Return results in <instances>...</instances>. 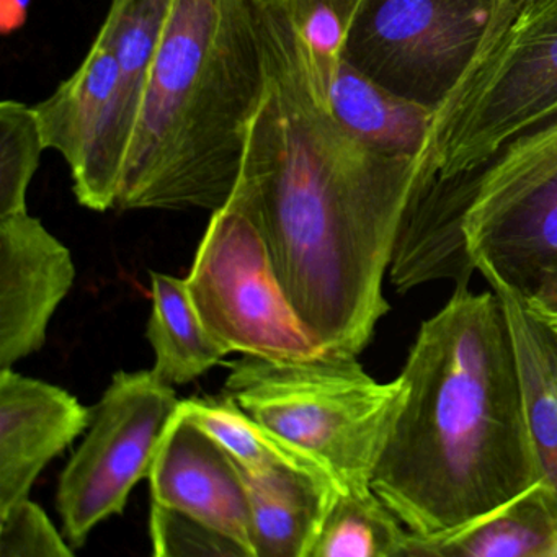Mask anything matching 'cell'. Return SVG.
Returning <instances> with one entry per match:
<instances>
[{
    "label": "cell",
    "instance_id": "obj_1",
    "mask_svg": "<svg viewBox=\"0 0 557 557\" xmlns=\"http://www.w3.org/2000/svg\"><path fill=\"white\" fill-rule=\"evenodd\" d=\"M267 90L233 203L262 234L276 275L325 354L358 357L389 312L384 278L430 158L377 154L329 110L285 0H256Z\"/></svg>",
    "mask_w": 557,
    "mask_h": 557
},
{
    "label": "cell",
    "instance_id": "obj_15",
    "mask_svg": "<svg viewBox=\"0 0 557 557\" xmlns=\"http://www.w3.org/2000/svg\"><path fill=\"white\" fill-rule=\"evenodd\" d=\"M557 498L543 481L438 536L409 534L406 557H553Z\"/></svg>",
    "mask_w": 557,
    "mask_h": 557
},
{
    "label": "cell",
    "instance_id": "obj_12",
    "mask_svg": "<svg viewBox=\"0 0 557 557\" xmlns=\"http://www.w3.org/2000/svg\"><path fill=\"white\" fill-rule=\"evenodd\" d=\"M152 502L185 511L253 556L252 510L239 466L221 443L175 413L149 472Z\"/></svg>",
    "mask_w": 557,
    "mask_h": 557
},
{
    "label": "cell",
    "instance_id": "obj_23",
    "mask_svg": "<svg viewBox=\"0 0 557 557\" xmlns=\"http://www.w3.org/2000/svg\"><path fill=\"white\" fill-rule=\"evenodd\" d=\"M360 0H285L286 11L308 45L312 70L327 99Z\"/></svg>",
    "mask_w": 557,
    "mask_h": 557
},
{
    "label": "cell",
    "instance_id": "obj_27",
    "mask_svg": "<svg viewBox=\"0 0 557 557\" xmlns=\"http://www.w3.org/2000/svg\"><path fill=\"white\" fill-rule=\"evenodd\" d=\"M30 0H0V27L4 34L17 30L27 21Z\"/></svg>",
    "mask_w": 557,
    "mask_h": 557
},
{
    "label": "cell",
    "instance_id": "obj_11",
    "mask_svg": "<svg viewBox=\"0 0 557 557\" xmlns=\"http://www.w3.org/2000/svg\"><path fill=\"white\" fill-rule=\"evenodd\" d=\"M76 278L70 249L40 220L0 218V370L40 350Z\"/></svg>",
    "mask_w": 557,
    "mask_h": 557
},
{
    "label": "cell",
    "instance_id": "obj_25",
    "mask_svg": "<svg viewBox=\"0 0 557 557\" xmlns=\"http://www.w3.org/2000/svg\"><path fill=\"white\" fill-rule=\"evenodd\" d=\"M70 541L30 498L0 511V557H73Z\"/></svg>",
    "mask_w": 557,
    "mask_h": 557
},
{
    "label": "cell",
    "instance_id": "obj_29",
    "mask_svg": "<svg viewBox=\"0 0 557 557\" xmlns=\"http://www.w3.org/2000/svg\"><path fill=\"white\" fill-rule=\"evenodd\" d=\"M553 327H554V325H553ZM554 329H556V332H557V327H554Z\"/></svg>",
    "mask_w": 557,
    "mask_h": 557
},
{
    "label": "cell",
    "instance_id": "obj_17",
    "mask_svg": "<svg viewBox=\"0 0 557 557\" xmlns=\"http://www.w3.org/2000/svg\"><path fill=\"white\" fill-rule=\"evenodd\" d=\"M327 106L364 148L389 158H429L435 110L391 92L347 61H341L332 77Z\"/></svg>",
    "mask_w": 557,
    "mask_h": 557
},
{
    "label": "cell",
    "instance_id": "obj_20",
    "mask_svg": "<svg viewBox=\"0 0 557 557\" xmlns=\"http://www.w3.org/2000/svg\"><path fill=\"white\" fill-rule=\"evenodd\" d=\"M409 534L373 488L341 491L309 557H406Z\"/></svg>",
    "mask_w": 557,
    "mask_h": 557
},
{
    "label": "cell",
    "instance_id": "obj_6",
    "mask_svg": "<svg viewBox=\"0 0 557 557\" xmlns=\"http://www.w3.org/2000/svg\"><path fill=\"white\" fill-rule=\"evenodd\" d=\"M508 0H360L342 60L397 96L438 110Z\"/></svg>",
    "mask_w": 557,
    "mask_h": 557
},
{
    "label": "cell",
    "instance_id": "obj_28",
    "mask_svg": "<svg viewBox=\"0 0 557 557\" xmlns=\"http://www.w3.org/2000/svg\"><path fill=\"white\" fill-rule=\"evenodd\" d=\"M553 557H557V540H556V546H554Z\"/></svg>",
    "mask_w": 557,
    "mask_h": 557
},
{
    "label": "cell",
    "instance_id": "obj_21",
    "mask_svg": "<svg viewBox=\"0 0 557 557\" xmlns=\"http://www.w3.org/2000/svg\"><path fill=\"white\" fill-rule=\"evenodd\" d=\"M174 0H112L97 37L119 61L129 109L138 119L143 94Z\"/></svg>",
    "mask_w": 557,
    "mask_h": 557
},
{
    "label": "cell",
    "instance_id": "obj_13",
    "mask_svg": "<svg viewBox=\"0 0 557 557\" xmlns=\"http://www.w3.org/2000/svg\"><path fill=\"white\" fill-rule=\"evenodd\" d=\"M92 410L45 381L0 370V511L27 498L48 462L89 429Z\"/></svg>",
    "mask_w": 557,
    "mask_h": 557
},
{
    "label": "cell",
    "instance_id": "obj_10",
    "mask_svg": "<svg viewBox=\"0 0 557 557\" xmlns=\"http://www.w3.org/2000/svg\"><path fill=\"white\" fill-rule=\"evenodd\" d=\"M465 239L485 282L524 296L557 276V165L466 211Z\"/></svg>",
    "mask_w": 557,
    "mask_h": 557
},
{
    "label": "cell",
    "instance_id": "obj_19",
    "mask_svg": "<svg viewBox=\"0 0 557 557\" xmlns=\"http://www.w3.org/2000/svg\"><path fill=\"white\" fill-rule=\"evenodd\" d=\"M177 413L210 433L247 471L295 469L337 484L321 462L257 422L227 394L224 399L181 400Z\"/></svg>",
    "mask_w": 557,
    "mask_h": 557
},
{
    "label": "cell",
    "instance_id": "obj_7",
    "mask_svg": "<svg viewBox=\"0 0 557 557\" xmlns=\"http://www.w3.org/2000/svg\"><path fill=\"white\" fill-rule=\"evenodd\" d=\"M187 285L205 325L227 354L269 360L325 354L286 295L262 234L233 203L211 216Z\"/></svg>",
    "mask_w": 557,
    "mask_h": 557
},
{
    "label": "cell",
    "instance_id": "obj_9",
    "mask_svg": "<svg viewBox=\"0 0 557 557\" xmlns=\"http://www.w3.org/2000/svg\"><path fill=\"white\" fill-rule=\"evenodd\" d=\"M35 110L45 146L70 165L77 201L94 211L115 208L136 119L119 61L102 38Z\"/></svg>",
    "mask_w": 557,
    "mask_h": 557
},
{
    "label": "cell",
    "instance_id": "obj_18",
    "mask_svg": "<svg viewBox=\"0 0 557 557\" xmlns=\"http://www.w3.org/2000/svg\"><path fill=\"white\" fill-rule=\"evenodd\" d=\"M152 311L146 337L154 350L152 373L175 386L223 363L227 351L208 331L187 280L151 272Z\"/></svg>",
    "mask_w": 557,
    "mask_h": 557
},
{
    "label": "cell",
    "instance_id": "obj_16",
    "mask_svg": "<svg viewBox=\"0 0 557 557\" xmlns=\"http://www.w3.org/2000/svg\"><path fill=\"white\" fill-rule=\"evenodd\" d=\"M239 469L252 510L253 556L309 557L342 488L327 479L295 469Z\"/></svg>",
    "mask_w": 557,
    "mask_h": 557
},
{
    "label": "cell",
    "instance_id": "obj_24",
    "mask_svg": "<svg viewBox=\"0 0 557 557\" xmlns=\"http://www.w3.org/2000/svg\"><path fill=\"white\" fill-rule=\"evenodd\" d=\"M152 554L159 557H250L249 550L227 534L185 511L152 502Z\"/></svg>",
    "mask_w": 557,
    "mask_h": 557
},
{
    "label": "cell",
    "instance_id": "obj_8",
    "mask_svg": "<svg viewBox=\"0 0 557 557\" xmlns=\"http://www.w3.org/2000/svg\"><path fill=\"white\" fill-rule=\"evenodd\" d=\"M178 404L151 370L113 376L61 474L57 504L71 546H83L97 524L125 510L133 487L149 478Z\"/></svg>",
    "mask_w": 557,
    "mask_h": 557
},
{
    "label": "cell",
    "instance_id": "obj_4",
    "mask_svg": "<svg viewBox=\"0 0 557 557\" xmlns=\"http://www.w3.org/2000/svg\"><path fill=\"white\" fill-rule=\"evenodd\" d=\"M226 394L257 422L321 462L342 491H371L374 468L404 400L403 377L380 383L357 357L309 360L244 355Z\"/></svg>",
    "mask_w": 557,
    "mask_h": 557
},
{
    "label": "cell",
    "instance_id": "obj_3",
    "mask_svg": "<svg viewBox=\"0 0 557 557\" xmlns=\"http://www.w3.org/2000/svg\"><path fill=\"white\" fill-rule=\"evenodd\" d=\"M265 90L256 0H174L115 208H223Z\"/></svg>",
    "mask_w": 557,
    "mask_h": 557
},
{
    "label": "cell",
    "instance_id": "obj_2",
    "mask_svg": "<svg viewBox=\"0 0 557 557\" xmlns=\"http://www.w3.org/2000/svg\"><path fill=\"white\" fill-rule=\"evenodd\" d=\"M399 376L403 406L371 488L410 533H449L543 481L494 289L455 286Z\"/></svg>",
    "mask_w": 557,
    "mask_h": 557
},
{
    "label": "cell",
    "instance_id": "obj_14",
    "mask_svg": "<svg viewBox=\"0 0 557 557\" xmlns=\"http://www.w3.org/2000/svg\"><path fill=\"white\" fill-rule=\"evenodd\" d=\"M510 335L521 403L544 484L557 498V332L528 305L527 296L488 280Z\"/></svg>",
    "mask_w": 557,
    "mask_h": 557
},
{
    "label": "cell",
    "instance_id": "obj_26",
    "mask_svg": "<svg viewBox=\"0 0 557 557\" xmlns=\"http://www.w3.org/2000/svg\"><path fill=\"white\" fill-rule=\"evenodd\" d=\"M527 301L541 319L557 327V276L541 283L527 295Z\"/></svg>",
    "mask_w": 557,
    "mask_h": 557
},
{
    "label": "cell",
    "instance_id": "obj_5",
    "mask_svg": "<svg viewBox=\"0 0 557 557\" xmlns=\"http://www.w3.org/2000/svg\"><path fill=\"white\" fill-rule=\"evenodd\" d=\"M557 107V0H508L471 66L436 110V178L479 172Z\"/></svg>",
    "mask_w": 557,
    "mask_h": 557
},
{
    "label": "cell",
    "instance_id": "obj_22",
    "mask_svg": "<svg viewBox=\"0 0 557 557\" xmlns=\"http://www.w3.org/2000/svg\"><path fill=\"white\" fill-rule=\"evenodd\" d=\"M47 151L35 107L0 103V218L27 211V191Z\"/></svg>",
    "mask_w": 557,
    "mask_h": 557
}]
</instances>
